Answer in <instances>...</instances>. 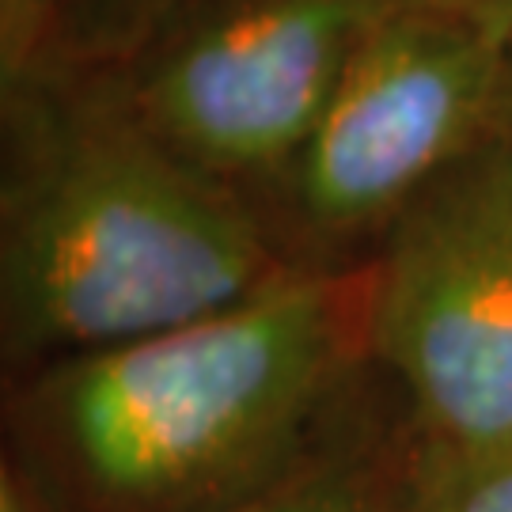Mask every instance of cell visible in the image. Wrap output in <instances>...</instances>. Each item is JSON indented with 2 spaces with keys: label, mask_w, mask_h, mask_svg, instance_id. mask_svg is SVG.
Masks as SVG:
<instances>
[{
  "label": "cell",
  "mask_w": 512,
  "mask_h": 512,
  "mask_svg": "<svg viewBox=\"0 0 512 512\" xmlns=\"http://www.w3.org/2000/svg\"><path fill=\"white\" fill-rule=\"evenodd\" d=\"M512 0H399L353 57L258 220L293 270L365 266L425 186L494 137Z\"/></svg>",
  "instance_id": "3"
},
{
  "label": "cell",
  "mask_w": 512,
  "mask_h": 512,
  "mask_svg": "<svg viewBox=\"0 0 512 512\" xmlns=\"http://www.w3.org/2000/svg\"><path fill=\"white\" fill-rule=\"evenodd\" d=\"M365 274L368 365L406 429L512 444V133L425 186Z\"/></svg>",
  "instance_id": "4"
},
{
  "label": "cell",
  "mask_w": 512,
  "mask_h": 512,
  "mask_svg": "<svg viewBox=\"0 0 512 512\" xmlns=\"http://www.w3.org/2000/svg\"><path fill=\"white\" fill-rule=\"evenodd\" d=\"M194 0H57V57L118 65Z\"/></svg>",
  "instance_id": "8"
},
{
  "label": "cell",
  "mask_w": 512,
  "mask_h": 512,
  "mask_svg": "<svg viewBox=\"0 0 512 512\" xmlns=\"http://www.w3.org/2000/svg\"><path fill=\"white\" fill-rule=\"evenodd\" d=\"M395 4L194 0L126 61L99 69L160 145L258 217Z\"/></svg>",
  "instance_id": "5"
},
{
  "label": "cell",
  "mask_w": 512,
  "mask_h": 512,
  "mask_svg": "<svg viewBox=\"0 0 512 512\" xmlns=\"http://www.w3.org/2000/svg\"><path fill=\"white\" fill-rule=\"evenodd\" d=\"M8 376L232 308L296 274L255 209L148 133L99 65L0 88Z\"/></svg>",
  "instance_id": "2"
},
{
  "label": "cell",
  "mask_w": 512,
  "mask_h": 512,
  "mask_svg": "<svg viewBox=\"0 0 512 512\" xmlns=\"http://www.w3.org/2000/svg\"><path fill=\"white\" fill-rule=\"evenodd\" d=\"M0 512H69L65 501L19 456H8L0 467Z\"/></svg>",
  "instance_id": "10"
},
{
  "label": "cell",
  "mask_w": 512,
  "mask_h": 512,
  "mask_svg": "<svg viewBox=\"0 0 512 512\" xmlns=\"http://www.w3.org/2000/svg\"><path fill=\"white\" fill-rule=\"evenodd\" d=\"M16 456L69 512H232L372 384L368 274H296L232 308L8 376Z\"/></svg>",
  "instance_id": "1"
},
{
  "label": "cell",
  "mask_w": 512,
  "mask_h": 512,
  "mask_svg": "<svg viewBox=\"0 0 512 512\" xmlns=\"http://www.w3.org/2000/svg\"><path fill=\"white\" fill-rule=\"evenodd\" d=\"M497 133H512V84H509V99H505V110H501V126Z\"/></svg>",
  "instance_id": "11"
},
{
  "label": "cell",
  "mask_w": 512,
  "mask_h": 512,
  "mask_svg": "<svg viewBox=\"0 0 512 512\" xmlns=\"http://www.w3.org/2000/svg\"><path fill=\"white\" fill-rule=\"evenodd\" d=\"M376 387L380 376L372 372V384L330 437L281 482L232 512H387V482L406 418L403 410L380 418Z\"/></svg>",
  "instance_id": "6"
},
{
  "label": "cell",
  "mask_w": 512,
  "mask_h": 512,
  "mask_svg": "<svg viewBox=\"0 0 512 512\" xmlns=\"http://www.w3.org/2000/svg\"><path fill=\"white\" fill-rule=\"evenodd\" d=\"M57 57V0H0V88Z\"/></svg>",
  "instance_id": "9"
},
{
  "label": "cell",
  "mask_w": 512,
  "mask_h": 512,
  "mask_svg": "<svg viewBox=\"0 0 512 512\" xmlns=\"http://www.w3.org/2000/svg\"><path fill=\"white\" fill-rule=\"evenodd\" d=\"M387 512H512V444H452L403 429Z\"/></svg>",
  "instance_id": "7"
}]
</instances>
